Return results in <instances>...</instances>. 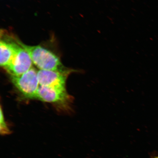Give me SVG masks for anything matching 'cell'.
Masks as SVG:
<instances>
[{"label":"cell","mask_w":158,"mask_h":158,"mask_svg":"<svg viewBox=\"0 0 158 158\" xmlns=\"http://www.w3.org/2000/svg\"><path fill=\"white\" fill-rule=\"evenodd\" d=\"M18 42L26 51L34 64L40 70L59 71L66 72V69L61 62L60 59L54 53L40 45L31 46Z\"/></svg>","instance_id":"1"},{"label":"cell","mask_w":158,"mask_h":158,"mask_svg":"<svg viewBox=\"0 0 158 158\" xmlns=\"http://www.w3.org/2000/svg\"><path fill=\"white\" fill-rule=\"evenodd\" d=\"M11 82L25 97L35 99L40 85L37 71L31 68L19 76H10Z\"/></svg>","instance_id":"2"},{"label":"cell","mask_w":158,"mask_h":158,"mask_svg":"<svg viewBox=\"0 0 158 158\" xmlns=\"http://www.w3.org/2000/svg\"><path fill=\"white\" fill-rule=\"evenodd\" d=\"M18 44L10 62L4 68L10 76H19L32 68L33 62L27 51Z\"/></svg>","instance_id":"3"},{"label":"cell","mask_w":158,"mask_h":158,"mask_svg":"<svg viewBox=\"0 0 158 158\" xmlns=\"http://www.w3.org/2000/svg\"><path fill=\"white\" fill-rule=\"evenodd\" d=\"M70 71L66 72L40 70L37 71L40 85L66 91L67 77Z\"/></svg>","instance_id":"4"},{"label":"cell","mask_w":158,"mask_h":158,"mask_svg":"<svg viewBox=\"0 0 158 158\" xmlns=\"http://www.w3.org/2000/svg\"><path fill=\"white\" fill-rule=\"evenodd\" d=\"M69 98L66 90H61L39 85L35 99L49 103H58L65 102L68 100Z\"/></svg>","instance_id":"5"},{"label":"cell","mask_w":158,"mask_h":158,"mask_svg":"<svg viewBox=\"0 0 158 158\" xmlns=\"http://www.w3.org/2000/svg\"><path fill=\"white\" fill-rule=\"evenodd\" d=\"M18 44L17 40L11 37H4L0 42V64L5 68L11 60L16 47Z\"/></svg>","instance_id":"6"},{"label":"cell","mask_w":158,"mask_h":158,"mask_svg":"<svg viewBox=\"0 0 158 158\" xmlns=\"http://www.w3.org/2000/svg\"><path fill=\"white\" fill-rule=\"evenodd\" d=\"M0 133L1 135H9L12 133L5 122L2 107L1 108V117H0Z\"/></svg>","instance_id":"7"},{"label":"cell","mask_w":158,"mask_h":158,"mask_svg":"<svg viewBox=\"0 0 158 158\" xmlns=\"http://www.w3.org/2000/svg\"><path fill=\"white\" fill-rule=\"evenodd\" d=\"M155 158H158V156H157Z\"/></svg>","instance_id":"8"}]
</instances>
